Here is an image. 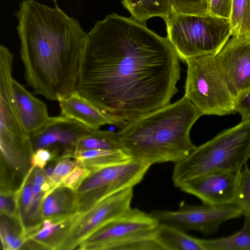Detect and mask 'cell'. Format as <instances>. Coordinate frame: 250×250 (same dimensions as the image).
I'll list each match as a JSON object with an SVG mask.
<instances>
[{"mask_svg": "<svg viewBox=\"0 0 250 250\" xmlns=\"http://www.w3.org/2000/svg\"><path fill=\"white\" fill-rule=\"evenodd\" d=\"M202 115L184 96L128 123L117 133L123 149L133 160L151 166L175 163L196 147L191 141L190 131Z\"/></svg>", "mask_w": 250, "mask_h": 250, "instance_id": "3", "label": "cell"}, {"mask_svg": "<svg viewBox=\"0 0 250 250\" xmlns=\"http://www.w3.org/2000/svg\"><path fill=\"white\" fill-rule=\"evenodd\" d=\"M55 3V5H57V0H52Z\"/></svg>", "mask_w": 250, "mask_h": 250, "instance_id": "35", "label": "cell"}, {"mask_svg": "<svg viewBox=\"0 0 250 250\" xmlns=\"http://www.w3.org/2000/svg\"><path fill=\"white\" fill-rule=\"evenodd\" d=\"M151 165L132 160L90 171L76 194V212L83 213L105 198L132 188L143 179Z\"/></svg>", "mask_w": 250, "mask_h": 250, "instance_id": "7", "label": "cell"}, {"mask_svg": "<svg viewBox=\"0 0 250 250\" xmlns=\"http://www.w3.org/2000/svg\"><path fill=\"white\" fill-rule=\"evenodd\" d=\"M76 215V212L59 220H44L38 229L26 235L25 246L33 249L58 250L67 236Z\"/></svg>", "mask_w": 250, "mask_h": 250, "instance_id": "17", "label": "cell"}, {"mask_svg": "<svg viewBox=\"0 0 250 250\" xmlns=\"http://www.w3.org/2000/svg\"><path fill=\"white\" fill-rule=\"evenodd\" d=\"M73 157L90 171L133 160L123 149H87L75 152Z\"/></svg>", "mask_w": 250, "mask_h": 250, "instance_id": "20", "label": "cell"}, {"mask_svg": "<svg viewBox=\"0 0 250 250\" xmlns=\"http://www.w3.org/2000/svg\"><path fill=\"white\" fill-rule=\"evenodd\" d=\"M93 130L82 123L62 115L50 117L42 128L30 135L33 152L47 148L53 160L73 156L79 140Z\"/></svg>", "mask_w": 250, "mask_h": 250, "instance_id": "12", "label": "cell"}, {"mask_svg": "<svg viewBox=\"0 0 250 250\" xmlns=\"http://www.w3.org/2000/svg\"><path fill=\"white\" fill-rule=\"evenodd\" d=\"M160 223L150 213L130 208L92 232L77 249L129 250L135 241L153 236Z\"/></svg>", "mask_w": 250, "mask_h": 250, "instance_id": "8", "label": "cell"}, {"mask_svg": "<svg viewBox=\"0 0 250 250\" xmlns=\"http://www.w3.org/2000/svg\"><path fill=\"white\" fill-rule=\"evenodd\" d=\"M179 60L167 37L112 13L87 33L76 91L123 127L169 104Z\"/></svg>", "mask_w": 250, "mask_h": 250, "instance_id": "1", "label": "cell"}, {"mask_svg": "<svg viewBox=\"0 0 250 250\" xmlns=\"http://www.w3.org/2000/svg\"><path fill=\"white\" fill-rule=\"evenodd\" d=\"M241 170L211 171L186 182L179 188L197 197L203 204L218 206L234 203Z\"/></svg>", "mask_w": 250, "mask_h": 250, "instance_id": "14", "label": "cell"}, {"mask_svg": "<svg viewBox=\"0 0 250 250\" xmlns=\"http://www.w3.org/2000/svg\"><path fill=\"white\" fill-rule=\"evenodd\" d=\"M249 157H250V155H249Z\"/></svg>", "mask_w": 250, "mask_h": 250, "instance_id": "36", "label": "cell"}, {"mask_svg": "<svg viewBox=\"0 0 250 250\" xmlns=\"http://www.w3.org/2000/svg\"><path fill=\"white\" fill-rule=\"evenodd\" d=\"M244 217L243 228L236 233L220 238L201 239L204 250H250V217Z\"/></svg>", "mask_w": 250, "mask_h": 250, "instance_id": "22", "label": "cell"}, {"mask_svg": "<svg viewBox=\"0 0 250 250\" xmlns=\"http://www.w3.org/2000/svg\"><path fill=\"white\" fill-rule=\"evenodd\" d=\"M150 214L160 223L169 224L185 231H198L208 236L214 233L224 222L240 217L243 212L234 203L218 206L185 204L176 210H157Z\"/></svg>", "mask_w": 250, "mask_h": 250, "instance_id": "10", "label": "cell"}, {"mask_svg": "<svg viewBox=\"0 0 250 250\" xmlns=\"http://www.w3.org/2000/svg\"><path fill=\"white\" fill-rule=\"evenodd\" d=\"M122 3L131 18L144 23L154 17L165 21L172 12L168 0H122Z\"/></svg>", "mask_w": 250, "mask_h": 250, "instance_id": "21", "label": "cell"}, {"mask_svg": "<svg viewBox=\"0 0 250 250\" xmlns=\"http://www.w3.org/2000/svg\"><path fill=\"white\" fill-rule=\"evenodd\" d=\"M24 78L34 93L58 101L76 91L87 33L55 5L23 0L15 13Z\"/></svg>", "mask_w": 250, "mask_h": 250, "instance_id": "2", "label": "cell"}, {"mask_svg": "<svg viewBox=\"0 0 250 250\" xmlns=\"http://www.w3.org/2000/svg\"><path fill=\"white\" fill-rule=\"evenodd\" d=\"M12 86L20 120L30 136L39 131L49 119L47 106L14 78Z\"/></svg>", "mask_w": 250, "mask_h": 250, "instance_id": "16", "label": "cell"}, {"mask_svg": "<svg viewBox=\"0 0 250 250\" xmlns=\"http://www.w3.org/2000/svg\"><path fill=\"white\" fill-rule=\"evenodd\" d=\"M61 115L75 120L93 130L105 125L120 126L113 119L77 91L58 101Z\"/></svg>", "mask_w": 250, "mask_h": 250, "instance_id": "15", "label": "cell"}, {"mask_svg": "<svg viewBox=\"0 0 250 250\" xmlns=\"http://www.w3.org/2000/svg\"><path fill=\"white\" fill-rule=\"evenodd\" d=\"M234 203L241 208L244 216L250 217V168L247 164L240 172Z\"/></svg>", "mask_w": 250, "mask_h": 250, "instance_id": "26", "label": "cell"}, {"mask_svg": "<svg viewBox=\"0 0 250 250\" xmlns=\"http://www.w3.org/2000/svg\"><path fill=\"white\" fill-rule=\"evenodd\" d=\"M78 164L77 159L73 156L66 157L59 160L53 173L47 177L46 181L50 187V190L46 194L60 186L63 179Z\"/></svg>", "mask_w": 250, "mask_h": 250, "instance_id": "27", "label": "cell"}, {"mask_svg": "<svg viewBox=\"0 0 250 250\" xmlns=\"http://www.w3.org/2000/svg\"><path fill=\"white\" fill-rule=\"evenodd\" d=\"M94 149H123L118 133L93 130L79 140L75 152Z\"/></svg>", "mask_w": 250, "mask_h": 250, "instance_id": "23", "label": "cell"}, {"mask_svg": "<svg viewBox=\"0 0 250 250\" xmlns=\"http://www.w3.org/2000/svg\"><path fill=\"white\" fill-rule=\"evenodd\" d=\"M13 54L0 46V153L11 155L32 154L30 136L19 117L12 86Z\"/></svg>", "mask_w": 250, "mask_h": 250, "instance_id": "9", "label": "cell"}, {"mask_svg": "<svg viewBox=\"0 0 250 250\" xmlns=\"http://www.w3.org/2000/svg\"><path fill=\"white\" fill-rule=\"evenodd\" d=\"M234 109L241 115L242 120L250 119V88L234 99Z\"/></svg>", "mask_w": 250, "mask_h": 250, "instance_id": "32", "label": "cell"}, {"mask_svg": "<svg viewBox=\"0 0 250 250\" xmlns=\"http://www.w3.org/2000/svg\"><path fill=\"white\" fill-rule=\"evenodd\" d=\"M229 21L232 35L250 37V0H232Z\"/></svg>", "mask_w": 250, "mask_h": 250, "instance_id": "25", "label": "cell"}, {"mask_svg": "<svg viewBox=\"0 0 250 250\" xmlns=\"http://www.w3.org/2000/svg\"><path fill=\"white\" fill-rule=\"evenodd\" d=\"M0 215L19 218L17 190L0 189Z\"/></svg>", "mask_w": 250, "mask_h": 250, "instance_id": "29", "label": "cell"}, {"mask_svg": "<svg viewBox=\"0 0 250 250\" xmlns=\"http://www.w3.org/2000/svg\"><path fill=\"white\" fill-rule=\"evenodd\" d=\"M133 197L130 188L103 199L86 211L77 213L67 236L58 250L77 249L90 234L130 208Z\"/></svg>", "mask_w": 250, "mask_h": 250, "instance_id": "11", "label": "cell"}, {"mask_svg": "<svg viewBox=\"0 0 250 250\" xmlns=\"http://www.w3.org/2000/svg\"><path fill=\"white\" fill-rule=\"evenodd\" d=\"M54 158L52 152L47 148H41L35 150L31 156V167L44 169L47 164Z\"/></svg>", "mask_w": 250, "mask_h": 250, "instance_id": "33", "label": "cell"}, {"mask_svg": "<svg viewBox=\"0 0 250 250\" xmlns=\"http://www.w3.org/2000/svg\"><path fill=\"white\" fill-rule=\"evenodd\" d=\"M188 66L184 97L203 115L234 114V98L223 79L214 56L205 55L185 61Z\"/></svg>", "mask_w": 250, "mask_h": 250, "instance_id": "6", "label": "cell"}, {"mask_svg": "<svg viewBox=\"0 0 250 250\" xmlns=\"http://www.w3.org/2000/svg\"><path fill=\"white\" fill-rule=\"evenodd\" d=\"M210 0H208V1H209Z\"/></svg>", "mask_w": 250, "mask_h": 250, "instance_id": "37", "label": "cell"}, {"mask_svg": "<svg viewBox=\"0 0 250 250\" xmlns=\"http://www.w3.org/2000/svg\"><path fill=\"white\" fill-rule=\"evenodd\" d=\"M250 119L224 130L174 163L172 179L178 188L186 182L208 172L241 170L250 158Z\"/></svg>", "mask_w": 250, "mask_h": 250, "instance_id": "4", "label": "cell"}, {"mask_svg": "<svg viewBox=\"0 0 250 250\" xmlns=\"http://www.w3.org/2000/svg\"><path fill=\"white\" fill-rule=\"evenodd\" d=\"M76 194L64 187H59L46 194L41 206V218L56 220L76 213Z\"/></svg>", "mask_w": 250, "mask_h": 250, "instance_id": "18", "label": "cell"}, {"mask_svg": "<svg viewBox=\"0 0 250 250\" xmlns=\"http://www.w3.org/2000/svg\"><path fill=\"white\" fill-rule=\"evenodd\" d=\"M232 0H210L208 1L207 14L229 19Z\"/></svg>", "mask_w": 250, "mask_h": 250, "instance_id": "31", "label": "cell"}, {"mask_svg": "<svg viewBox=\"0 0 250 250\" xmlns=\"http://www.w3.org/2000/svg\"><path fill=\"white\" fill-rule=\"evenodd\" d=\"M55 168V167H54ZM54 168L52 166H49L48 167H47L45 169H44V170L45 171V172L46 173L47 175L48 176H50V175H51L53 171H54Z\"/></svg>", "mask_w": 250, "mask_h": 250, "instance_id": "34", "label": "cell"}, {"mask_svg": "<svg viewBox=\"0 0 250 250\" xmlns=\"http://www.w3.org/2000/svg\"><path fill=\"white\" fill-rule=\"evenodd\" d=\"M90 170L86 167L79 164L72 170L62 180L59 187H64L76 192L85 178L89 175Z\"/></svg>", "mask_w": 250, "mask_h": 250, "instance_id": "30", "label": "cell"}, {"mask_svg": "<svg viewBox=\"0 0 250 250\" xmlns=\"http://www.w3.org/2000/svg\"><path fill=\"white\" fill-rule=\"evenodd\" d=\"M167 38L180 60L215 56L232 36L229 19L174 12L165 21Z\"/></svg>", "mask_w": 250, "mask_h": 250, "instance_id": "5", "label": "cell"}, {"mask_svg": "<svg viewBox=\"0 0 250 250\" xmlns=\"http://www.w3.org/2000/svg\"><path fill=\"white\" fill-rule=\"evenodd\" d=\"M233 97L250 88V37L232 35L214 56Z\"/></svg>", "mask_w": 250, "mask_h": 250, "instance_id": "13", "label": "cell"}, {"mask_svg": "<svg viewBox=\"0 0 250 250\" xmlns=\"http://www.w3.org/2000/svg\"><path fill=\"white\" fill-rule=\"evenodd\" d=\"M154 237L161 250H204L201 239L167 223H160Z\"/></svg>", "mask_w": 250, "mask_h": 250, "instance_id": "19", "label": "cell"}, {"mask_svg": "<svg viewBox=\"0 0 250 250\" xmlns=\"http://www.w3.org/2000/svg\"><path fill=\"white\" fill-rule=\"evenodd\" d=\"M172 10L180 13L205 15L207 14L208 0H168Z\"/></svg>", "mask_w": 250, "mask_h": 250, "instance_id": "28", "label": "cell"}, {"mask_svg": "<svg viewBox=\"0 0 250 250\" xmlns=\"http://www.w3.org/2000/svg\"><path fill=\"white\" fill-rule=\"evenodd\" d=\"M0 238L3 249L19 250L23 248L26 241V232L19 219L0 215Z\"/></svg>", "mask_w": 250, "mask_h": 250, "instance_id": "24", "label": "cell"}]
</instances>
